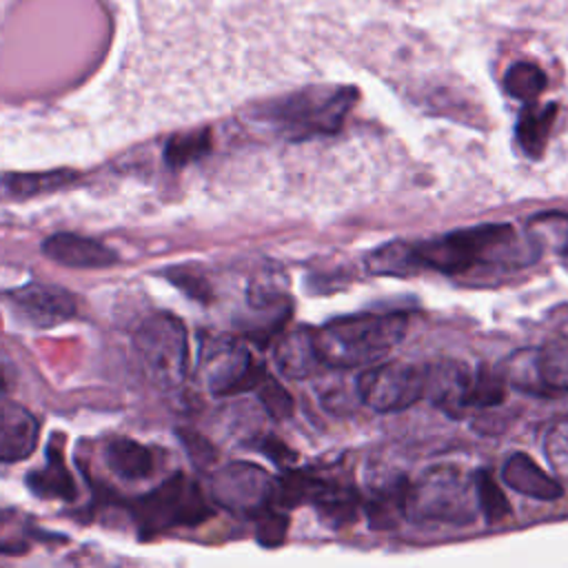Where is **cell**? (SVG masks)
Segmentation results:
<instances>
[{
	"label": "cell",
	"mask_w": 568,
	"mask_h": 568,
	"mask_svg": "<svg viewBox=\"0 0 568 568\" xmlns=\"http://www.w3.org/2000/svg\"><path fill=\"white\" fill-rule=\"evenodd\" d=\"M366 268L373 275H384V277H413L419 271H424L419 255H417V244L395 240L377 246L368 257H366Z\"/></svg>",
	"instance_id": "obj_21"
},
{
	"label": "cell",
	"mask_w": 568,
	"mask_h": 568,
	"mask_svg": "<svg viewBox=\"0 0 568 568\" xmlns=\"http://www.w3.org/2000/svg\"><path fill=\"white\" fill-rule=\"evenodd\" d=\"M504 89L515 100L532 102L546 89V73L535 62H513L504 73Z\"/></svg>",
	"instance_id": "obj_24"
},
{
	"label": "cell",
	"mask_w": 568,
	"mask_h": 568,
	"mask_svg": "<svg viewBox=\"0 0 568 568\" xmlns=\"http://www.w3.org/2000/svg\"><path fill=\"white\" fill-rule=\"evenodd\" d=\"M408 479L399 477L384 486H377L368 501V524L373 528H393L402 517H406V497H408Z\"/></svg>",
	"instance_id": "obj_22"
},
{
	"label": "cell",
	"mask_w": 568,
	"mask_h": 568,
	"mask_svg": "<svg viewBox=\"0 0 568 568\" xmlns=\"http://www.w3.org/2000/svg\"><path fill=\"white\" fill-rule=\"evenodd\" d=\"M479 513L475 475H466L457 466L428 468L419 479L408 484L406 517L426 524L466 526Z\"/></svg>",
	"instance_id": "obj_4"
},
{
	"label": "cell",
	"mask_w": 568,
	"mask_h": 568,
	"mask_svg": "<svg viewBox=\"0 0 568 568\" xmlns=\"http://www.w3.org/2000/svg\"><path fill=\"white\" fill-rule=\"evenodd\" d=\"M501 479L515 493L532 497V499H541V501L559 499L564 493L561 481H557L546 470H541L539 464L526 453H513L504 462Z\"/></svg>",
	"instance_id": "obj_16"
},
{
	"label": "cell",
	"mask_w": 568,
	"mask_h": 568,
	"mask_svg": "<svg viewBox=\"0 0 568 568\" xmlns=\"http://www.w3.org/2000/svg\"><path fill=\"white\" fill-rule=\"evenodd\" d=\"M428 364L382 362L357 377L359 399L377 413H397L426 397Z\"/></svg>",
	"instance_id": "obj_9"
},
{
	"label": "cell",
	"mask_w": 568,
	"mask_h": 568,
	"mask_svg": "<svg viewBox=\"0 0 568 568\" xmlns=\"http://www.w3.org/2000/svg\"><path fill=\"white\" fill-rule=\"evenodd\" d=\"M135 351L146 377L160 388H178L189 373V335L171 313L146 317L135 333Z\"/></svg>",
	"instance_id": "obj_6"
},
{
	"label": "cell",
	"mask_w": 568,
	"mask_h": 568,
	"mask_svg": "<svg viewBox=\"0 0 568 568\" xmlns=\"http://www.w3.org/2000/svg\"><path fill=\"white\" fill-rule=\"evenodd\" d=\"M408 313H359L333 320L315 331L324 366L355 368L386 357L406 335Z\"/></svg>",
	"instance_id": "obj_1"
},
{
	"label": "cell",
	"mask_w": 568,
	"mask_h": 568,
	"mask_svg": "<svg viewBox=\"0 0 568 568\" xmlns=\"http://www.w3.org/2000/svg\"><path fill=\"white\" fill-rule=\"evenodd\" d=\"M75 178L73 171H42V173H4L2 191L7 197L27 200L67 186Z\"/></svg>",
	"instance_id": "obj_23"
},
{
	"label": "cell",
	"mask_w": 568,
	"mask_h": 568,
	"mask_svg": "<svg viewBox=\"0 0 568 568\" xmlns=\"http://www.w3.org/2000/svg\"><path fill=\"white\" fill-rule=\"evenodd\" d=\"M209 497L235 515L257 519L277 506V479L253 462H231L211 475Z\"/></svg>",
	"instance_id": "obj_8"
},
{
	"label": "cell",
	"mask_w": 568,
	"mask_h": 568,
	"mask_svg": "<svg viewBox=\"0 0 568 568\" xmlns=\"http://www.w3.org/2000/svg\"><path fill=\"white\" fill-rule=\"evenodd\" d=\"M315 506L320 517L333 528L346 526L357 517V490L337 479L308 470H286L277 479V506L288 510L295 506Z\"/></svg>",
	"instance_id": "obj_7"
},
{
	"label": "cell",
	"mask_w": 568,
	"mask_h": 568,
	"mask_svg": "<svg viewBox=\"0 0 568 568\" xmlns=\"http://www.w3.org/2000/svg\"><path fill=\"white\" fill-rule=\"evenodd\" d=\"M506 375L504 371H495L488 366H479L473 373V384H470V397L468 406L470 408H490L499 406L506 397Z\"/></svg>",
	"instance_id": "obj_26"
},
{
	"label": "cell",
	"mask_w": 568,
	"mask_h": 568,
	"mask_svg": "<svg viewBox=\"0 0 568 568\" xmlns=\"http://www.w3.org/2000/svg\"><path fill=\"white\" fill-rule=\"evenodd\" d=\"M209 149H211V133L206 129L175 133L164 144V162L169 166H184L206 155Z\"/></svg>",
	"instance_id": "obj_25"
},
{
	"label": "cell",
	"mask_w": 568,
	"mask_h": 568,
	"mask_svg": "<svg viewBox=\"0 0 568 568\" xmlns=\"http://www.w3.org/2000/svg\"><path fill=\"white\" fill-rule=\"evenodd\" d=\"M273 359L280 373L291 379H304L326 368L317 351L315 331L311 328H297L280 337L273 351Z\"/></svg>",
	"instance_id": "obj_15"
},
{
	"label": "cell",
	"mask_w": 568,
	"mask_h": 568,
	"mask_svg": "<svg viewBox=\"0 0 568 568\" xmlns=\"http://www.w3.org/2000/svg\"><path fill=\"white\" fill-rule=\"evenodd\" d=\"M357 102L353 87H311L264 106L262 118L291 140L335 133Z\"/></svg>",
	"instance_id": "obj_3"
},
{
	"label": "cell",
	"mask_w": 568,
	"mask_h": 568,
	"mask_svg": "<svg viewBox=\"0 0 568 568\" xmlns=\"http://www.w3.org/2000/svg\"><path fill=\"white\" fill-rule=\"evenodd\" d=\"M288 515L284 508L273 506L255 519V535L262 546H280L286 537Z\"/></svg>",
	"instance_id": "obj_30"
},
{
	"label": "cell",
	"mask_w": 568,
	"mask_h": 568,
	"mask_svg": "<svg viewBox=\"0 0 568 568\" xmlns=\"http://www.w3.org/2000/svg\"><path fill=\"white\" fill-rule=\"evenodd\" d=\"M38 435V419L24 406L4 399L0 419V459L4 464L27 459L36 450Z\"/></svg>",
	"instance_id": "obj_14"
},
{
	"label": "cell",
	"mask_w": 568,
	"mask_h": 568,
	"mask_svg": "<svg viewBox=\"0 0 568 568\" xmlns=\"http://www.w3.org/2000/svg\"><path fill=\"white\" fill-rule=\"evenodd\" d=\"M475 488H477L479 513L486 517V521L495 524V521H501L504 517H508L510 504L488 470L475 473Z\"/></svg>",
	"instance_id": "obj_27"
},
{
	"label": "cell",
	"mask_w": 568,
	"mask_h": 568,
	"mask_svg": "<svg viewBox=\"0 0 568 568\" xmlns=\"http://www.w3.org/2000/svg\"><path fill=\"white\" fill-rule=\"evenodd\" d=\"M535 353V373L539 395H555L568 390V337H555Z\"/></svg>",
	"instance_id": "obj_20"
},
{
	"label": "cell",
	"mask_w": 568,
	"mask_h": 568,
	"mask_svg": "<svg viewBox=\"0 0 568 568\" xmlns=\"http://www.w3.org/2000/svg\"><path fill=\"white\" fill-rule=\"evenodd\" d=\"M517 244L515 229L506 222L477 224L457 229L428 242L417 244V255L424 271L444 275H462L488 264L513 262Z\"/></svg>",
	"instance_id": "obj_2"
},
{
	"label": "cell",
	"mask_w": 568,
	"mask_h": 568,
	"mask_svg": "<svg viewBox=\"0 0 568 568\" xmlns=\"http://www.w3.org/2000/svg\"><path fill=\"white\" fill-rule=\"evenodd\" d=\"M473 373L462 362H437L428 364L426 397L453 417H462L468 410Z\"/></svg>",
	"instance_id": "obj_12"
},
{
	"label": "cell",
	"mask_w": 568,
	"mask_h": 568,
	"mask_svg": "<svg viewBox=\"0 0 568 568\" xmlns=\"http://www.w3.org/2000/svg\"><path fill=\"white\" fill-rule=\"evenodd\" d=\"M18 322L31 328H51L71 320L78 311L75 295L55 284H27L4 295Z\"/></svg>",
	"instance_id": "obj_10"
},
{
	"label": "cell",
	"mask_w": 568,
	"mask_h": 568,
	"mask_svg": "<svg viewBox=\"0 0 568 568\" xmlns=\"http://www.w3.org/2000/svg\"><path fill=\"white\" fill-rule=\"evenodd\" d=\"M266 371L253 359V355L237 344L215 348L204 362V382L213 395H233L242 390H255Z\"/></svg>",
	"instance_id": "obj_11"
},
{
	"label": "cell",
	"mask_w": 568,
	"mask_h": 568,
	"mask_svg": "<svg viewBox=\"0 0 568 568\" xmlns=\"http://www.w3.org/2000/svg\"><path fill=\"white\" fill-rule=\"evenodd\" d=\"M104 459L109 470L126 481H135V479H144L153 473V453L131 439V437H113L106 442L104 448Z\"/></svg>",
	"instance_id": "obj_17"
},
{
	"label": "cell",
	"mask_w": 568,
	"mask_h": 568,
	"mask_svg": "<svg viewBox=\"0 0 568 568\" xmlns=\"http://www.w3.org/2000/svg\"><path fill=\"white\" fill-rule=\"evenodd\" d=\"M555 118H557V104L555 102H548V104H541V106L539 104H528L519 113L515 135H517V142H519L521 151L528 158L539 160L544 155L550 131H552V124H555Z\"/></svg>",
	"instance_id": "obj_19"
},
{
	"label": "cell",
	"mask_w": 568,
	"mask_h": 568,
	"mask_svg": "<svg viewBox=\"0 0 568 568\" xmlns=\"http://www.w3.org/2000/svg\"><path fill=\"white\" fill-rule=\"evenodd\" d=\"M544 450L557 479L568 484V419H561L548 428Z\"/></svg>",
	"instance_id": "obj_28"
},
{
	"label": "cell",
	"mask_w": 568,
	"mask_h": 568,
	"mask_svg": "<svg viewBox=\"0 0 568 568\" xmlns=\"http://www.w3.org/2000/svg\"><path fill=\"white\" fill-rule=\"evenodd\" d=\"M260 402L264 404L266 413L275 419H284V417H291L293 415V397L284 390V386L271 377L268 373L264 375V379L260 382V386L255 388Z\"/></svg>",
	"instance_id": "obj_29"
},
{
	"label": "cell",
	"mask_w": 568,
	"mask_h": 568,
	"mask_svg": "<svg viewBox=\"0 0 568 568\" xmlns=\"http://www.w3.org/2000/svg\"><path fill=\"white\" fill-rule=\"evenodd\" d=\"M42 253L69 268H106L118 255L102 242L75 233H53L42 242Z\"/></svg>",
	"instance_id": "obj_13"
},
{
	"label": "cell",
	"mask_w": 568,
	"mask_h": 568,
	"mask_svg": "<svg viewBox=\"0 0 568 568\" xmlns=\"http://www.w3.org/2000/svg\"><path fill=\"white\" fill-rule=\"evenodd\" d=\"M131 513L140 535L151 537L173 528L200 526L213 515V508L195 479L175 473L133 501Z\"/></svg>",
	"instance_id": "obj_5"
},
{
	"label": "cell",
	"mask_w": 568,
	"mask_h": 568,
	"mask_svg": "<svg viewBox=\"0 0 568 568\" xmlns=\"http://www.w3.org/2000/svg\"><path fill=\"white\" fill-rule=\"evenodd\" d=\"M27 486L33 495L42 499H73L75 497V484L73 477L64 464V457L58 446H49L47 462L42 468L31 470L27 475Z\"/></svg>",
	"instance_id": "obj_18"
}]
</instances>
